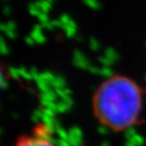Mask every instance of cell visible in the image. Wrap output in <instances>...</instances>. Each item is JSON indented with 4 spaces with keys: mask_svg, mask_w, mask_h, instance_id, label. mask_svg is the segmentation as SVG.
Listing matches in <instances>:
<instances>
[{
    "mask_svg": "<svg viewBox=\"0 0 146 146\" xmlns=\"http://www.w3.org/2000/svg\"><path fill=\"white\" fill-rule=\"evenodd\" d=\"M97 120L106 128L121 132L139 121L143 108V91L135 80L113 75L96 89L92 100Z\"/></svg>",
    "mask_w": 146,
    "mask_h": 146,
    "instance_id": "cell-1",
    "label": "cell"
},
{
    "mask_svg": "<svg viewBox=\"0 0 146 146\" xmlns=\"http://www.w3.org/2000/svg\"><path fill=\"white\" fill-rule=\"evenodd\" d=\"M13 146H60L52 138L49 128L39 123L30 133L19 137Z\"/></svg>",
    "mask_w": 146,
    "mask_h": 146,
    "instance_id": "cell-2",
    "label": "cell"
},
{
    "mask_svg": "<svg viewBox=\"0 0 146 146\" xmlns=\"http://www.w3.org/2000/svg\"><path fill=\"white\" fill-rule=\"evenodd\" d=\"M52 4H53V0H40V1L35 2V5L40 13H48V12L51 9Z\"/></svg>",
    "mask_w": 146,
    "mask_h": 146,
    "instance_id": "cell-3",
    "label": "cell"
},
{
    "mask_svg": "<svg viewBox=\"0 0 146 146\" xmlns=\"http://www.w3.org/2000/svg\"><path fill=\"white\" fill-rule=\"evenodd\" d=\"M28 11H29L30 14L33 15V16L39 17V15L40 14V11L38 9V7L36 6L35 3L29 4V5H28Z\"/></svg>",
    "mask_w": 146,
    "mask_h": 146,
    "instance_id": "cell-4",
    "label": "cell"
},
{
    "mask_svg": "<svg viewBox=\"0 0 146 146\" xmlns=\"http://www.w3.org/2000/svg\"><path fill=\"white\" fill-rule=\"evenodd\" d=\"M84 3L90 8L93 10H97L100 7V5L98 0H84Z\"/></svg>",
    "mask_w": 146,
    "mask_h": 146,
    "instance_id": "cell-5",
    "label": "cell"
},
{
    "mask_svg": "<svg viewBox=\"0 0 146 146\" xmlns=\"http://www.w3.org/2000/svg\"><path fill=\"white\" fill-rule=\"evenodd\" d=\"M39 20L41 22V24H43V23H47L48 22V17L47 15V13H40V14L39 15L38 17Z\"/></svg>",
    "mask_w": 146,
    "mask_h": 146,
    "instance_id": "cell-6",
    "label": "cell"
},
{
    "mask_svg": "<svg viewBox=\"0 0 146 146\" xmlns=\"http://www.w3.org/2000/svg\"><path fill=\"white\" fill-rule=\"evenodd\" d=\"M12 13V9L11 7H9V6H5L4 9H3V13L5 15V16H9L10 14H11Z\"/></svg>",
    "mask_w": 146,
    "mask_h": 146,
    "instance_id": "cell-7",
    "label": "cell"
},
{
    "mask_svg": "<svg viewBox=\"0 0 146 146\" xmlns=\"http://www.w3.org/2000/svg\"><path fill=\"white\" fill-rule=\"evenodd\" d=\"M2 1H5V0H2Z\"/></svg>",
    "mask_w": 146,
    "mask_h": 146,
    "instance_id": "cell-8",
    "label": "cell"
}]
</instances>
